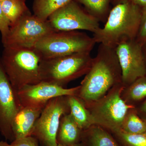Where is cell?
Returning <instances> with one entry per match:
<instances>
[{
	"label": "cell",
	"mask_w": 146,
	"mask_h": 146,
	"mask_svg": "<svg viewBox=\"0 0 146 146\" xmlns=\"http://www.w3.org/2000/svg\"><path fill=\"white\" fill-rule=\"evenodd\" d=\"M39 141L35 137L29 136L24 138L15 139L8 146H40Z\"/></svg>",
	"instance_id": "cb8c5ba5"
},
{
	"label": "cell",
	"mask_w": 146,
	"mask_h": 146,
	"mask_svg": "<svg viewBox=\"0 0 146 146\" xmlns=\"http://www.w3.org/2000/svg\"><path fill=\"white\" fill-rule=\"evenodd\" d=\"M22 107L17 91L3 68L0 55V133L10 143L14 140L12 122Z\"/></svg>",
	"instance_id": "8fae6325"
},
{
	"label": "cell",
	"mask_w": 146,
	"mask_h": 146,
	"mask_svg": "<svg viewBox=\"0 0 146 146\" xmlns=\"http://www.w3.org/2000/svg\"><path fill=\"white\" fill-rule=\"evenodd\" d=\"M122 72V83L125 87L146 75V66L142 46L136 39L124 40L115 48Z\"/></svg>",
	"instance_id": "30bf717a"
},
{
	"label": "cell",
	"mask_w": 146,
	"mask_h": 146,
	"mask_svg": "<svg viewBox=\"0 0 146 146\" xmlns=\"http://www.w3.org/2000/svg\"><path fill=\"white\" fill-rule=\"evenodd\" d=\"M80 85L67 88L44 81L24 86L17 91L23 107L44 108L48 102L58 97L77 96Z\"/></svg>",
	"instance_id": "7c38bea8"
},
{
	"label": "cell",
	"mask_w": 146,
	"mask_h": 146,
	"mask_svg": "<svg viewBox=\"0 0 146 146\" xmlns=\"http://www.w3.org/2000/svg\"><path fill=\"white\" fill-rule=\"evenodd\" d=\"M81 143L84 146H120L112 133L96 125L82 130Z\"/></svg>",
	"instance_id": "9a60e30c"
},
{
	"label": "cell",
	"mask_w": 146,
	"mask_h": 146,
	"mask_svg": "<svg viewBox=\"0 0 146 146\" xmlns=\"http://www.w3.org/2000/svg\"><path fill=\"white\" fill-rule=\"evenodd\" d=\"M125 86L122 83L115 85L101 98L86 106L95 124L110 132L121 129L128 110L132 108L123 100L121 94Z\"/></svg>",
	"instance_id": "8992f818"
},
{
	"label": "cell",
	"mask_w": 146,
	"mask_h": 146,
	"mask_svg": "<svg viewBox=\"0 0 146 146\" xmlns=\"http://www.w3.org/2000/svg\"><path fill=\"white\" fill-rule=\"evenodd\" d=\"M72 0H34L33 4V14L43 20Z\"/></svg>",
	"instance_id": "ffe728a7"
},
{
	"label": "cell",
	"mask_w": 146,
	"mask_h": 146,
	"mask_svg": "<svg viewBox=\"0 0 146 146\" xmlns=\"http://www.w3.org/2000/svg\"><path fill=\"white\" fill-rule=\"evenodd\" d=\"M84 7V9L99 22L105 23L107 20L111 3L110 0H74Z\"/></svg>",
	"instance_id": "d6986e66"
},
{
	"label": "cell",
	"mask_w": 146,
	"mask_h": 146,
	"mask_svg": "<svg viewBox=\"0 0 146 146\" xmlns=\"http://www.w3.org/2000/svg\"><path fill=\"white\" fill-rule=\"evenodd\" d=\"M142 8L129 0L114 6L103 28L93 33L94 41L115 48L120 42L136 39L141 23Z\"/></svg>",
	"instance_id": "7a4b0ae2"
},
{
	"label": "cell",
	"mask_w": 146,
	"mask_h": 146,
	"mask_svg": "<svg viewBox=\"0 0 146 146\" xmlns=\"http://www.w3.org/2000/svg\"><path fill=\"white\" fill-rule=\"evenodd\" d=\"M142 46V49H143V53L144 58H145L146 66V42L143 44Z\"/></svg>",
	"instance_id": "f1b7e54d"
},
{
	"label": "cell",
	"mask_w": 146,
	"mask_h": 146,
	"mask_svg": "<svg viewBox=\"0 0 146 146\" xmlns=\"http://www.w3.org/2000/svg\"><path fill=\"white\" fill-rule=\"evenodd\" d=\"M82 131L70 113L63 115L56 135L57 145H71L81 143Z\"/></svg>",
	"instance_id": "5bb4252c"
},
{
	"label": "cell",
	"mask_w": 146,
	"mask_h": 146,
	"mask_svg": "<svg viewBox=\"0 0 146 146\" xmlns=\"http://www.w3.org/2000/svg\"><path fill=\"white\" fill-rule=\"evenodd\" d=\"M56 31L84 30L93 33L100 28V22L72 0L55 11L48 19Z\"/></svg>",
	"instance_id": "9c48e42d"
},
{
	"label": "cell",
	"mask_w": 146,
	"mask_h": 146,
	"mask_svg": "<svg viewBox=\"0 0 146 146\" xmlns=\"http://www.w3.org/2000/svg\"><path fill=\"white\" fill-rule=\"evenodd\" d=\"M121 83V70L115 48L100 44L77 96L86 106L101 98L112 87Z\"/></svg>",
	"instance_id": "6da1fadb"
},
{
	"label": "cell",
	"mask_w": 146,
	"mask_h": 146,
	"mask_svg": "<svg viewBox=\"0 0 146 146\" xmlns=\"http://www.w3.org/2000/svg\"><path fill=\"white\" fill-rule=\"evenodd\" d=\"M136 39L141 45L146 42V7L142 9L141 23Z\"/></svg>",
	"instance_id": "603a6c76"
},
{
	"label": "cell",
	"mask_w": 146,
	"mask_h": 146,
	"mask_svg": "<svg viewBox=\"0 0 146 146\" xmlns=\"http://www.w3.org/2000/svg\"><path fill=\"white\" fill-rule=\"evenodd\" d=\"M96 44L93 37L84 32L54 31L40 39L33 49L42 60H45L78 53L91 52Z\"/></svg>",
	"instance_id": "5b68a950"
},
{
	"label": "cell",
	"mask_w": 146,
	"mask_h": 146,
	"mask_svg": "<svg viewBox=\"0 0 146 146\" xmlns=\"http://www.w3.org/2000/svg\"><path fill=\"white\" fill-rule=\"evenodd\" d=\"M68 97L70 114L82 130L96 125L90 112L81 99L76 96Z\"/></svg>",
	"instance_id": "2e32d148"
},
{
	"label": "cell",
	"mask_w": 146,
	"mask_h": 146,
	"mask_svg": "<svg viewBox=\"0 0 146 146\" xmlns=\"http://www.w3.org/2000/svg\"><path fill=\"white\" fill-rule=\"evenodd\" d=\"M54 31L48 20H42L29 13L11 26L2 43L4 48L33 49L40 39Z\"/></svg>",
	"instance_id": "52a82bcc"
},
{
	"label": "cell",
	"mask_w": 146,
	"mask_h": 146,
	"mask_svg": "<svg viewBox=\"0 0 146 146\" xmlns=\"http://www.w3.org/2000/svg\"><path fill=\"white\" fill-rule=\"evenodd\" d=\"M129 0H110L111 3L112 5L115 6L119 4L127 2Z\"/></svg>",
	"instance_id": "83f0119b"
},
{
	"label": "cell",
	"mask_w": 146,
	"mask_h": 146,
	"mask_svg": "<svg viewBox=\"0 0 146 146\" xmlns=\"http://www.w3.org/2000/svg\"><path fill=\"white\" fill-rule=\"evenodd\" d=\"M2 1V0H0V1Z\"/></svg>",
	"instance_id": "d6a6232c"
},
{
	"label": "cell",
	"mask_w": 146,
	"mask_h": 146,
	"mask_svg": "<svg viewBox=\"0 0 146 146\" xmlns=\"http://www.w3.org/2000/svg\"><path fill=\"white\" fill-rule=\"evenodd\" d=\"M1 57L5 72L16 91L41 81L42 59L33 49L4 47Z\"/></svg>",
	"instance_id": "3957f363"
},
{
	"label": "cell",
	"mask_w": 146,
	"mask_h": 146,
	"mask_svg": "<svg viewBox=\"0 0 146 146\" xmlns=\"http://www.w3.org/2000/svg\"><path fill=\"white\" fill-rule=\"evenodd\" d=\"M93 58L91 52H81L42 60L39 65L41 81L65 87L89 71Z\"/></svg>",
	"instance_id": "277c9868"
},
{
	"label": "cell",
	"mask_w": 146,
	"mask_h": 146,
	"mask_svg": "<svg viewBox=\"0 0 146 146\" xmlns=\"http://www.w3.org/2000/svg\"><path fill=\"white\" fill-rule=\"evenodd\" d=\"M57 146H84L81 143H79L75 144V145H58Z\"/></svg>",
	"instance_id": "4dcf8cb0"
},
{
	"label": "cell",
	"mask_w": 146,
	"mask_h": 146,
	"mask_svg": "<svg viewBox=\"0 0 146 146\" xmlns=\"http://www.w3.org/2000/svg\"><path fill=\"white\" fill-rule=\"evenodd\" d=\"M8 144L7 141H0V146H8Z\"/></svg>",
	"instance_id": "f546056e"
},
{
	"label": "cell",
	"mask_w": 146,
	"mask_h": 146,
	"mask_svg": "<svg viewBox=\"0 0 146 146\" xmlns=\"http://www.w3.org/2000/svg\"><path fill=\"white\" fill-rule=\"evenodd\" d=\"M121 97L127 104L133 107H136L146 100V75L124 87Z\"/></svg>",
	"instance_id": "e0dca14e"
},
{
	"label": "cell",
	"mask_w": 146,
	"mask_h": 146,
	"mask_svg": "<svg viewBox=\"0 0 146 146\" xmlns=\"http://www.w3.org/2000/svg\"><path fill=\"white\" fill-rule=\"evenodd\" d=\"M68 96L58 97L50 100L36 121L31 136L42 146H57L56 135L60 119L70 112Z\"/></svg>",
	"instance_id": "ba28073f"
},
{
	"label": "cell",
	"mask_w": 146,
	"mask_h": 146,
	"mask_svg": "<svg viewBox=\"0 0 146 146\" xmlns=\"http://www.w3.org/2000/svg\"><path fill=\"white\" fill-rule=\"evenodd\" d=\"M10 25V23L6 18L2 10L0 2V33L1 36L2 43L4 41L6 38L9 31Z\"/></svg>",
	"instance_id": "d4e9b609"
},
{
	"label": "cell",
	"mask_w": 146,
	"mask_h": 146,
	"mask_svg": "<svg viewBox=\"0 0 146 146\" xmlns=\"http://www.w3.org/2000/svg\"><path fill=\"white\" fill-rule=\"evenodd\" d=\"M120 129L132 134L146 132V123L139 117L135 107L128 110L123 119Z\"/></svg>",
	"instance_id": "44dd1931"
},
{
	"label": "cell",
	"mask_w": 146,
	"mask_h": 146,
	"mask_svg": "<svg viewBox=\"0 0 146 146\" xmlns=\"http://www.w3.org/2000/svg\"><path fill=\"white\" fill-rule=\"evenodd\" d=\"M26 0H2L0 1L3 13L11 25L21 17L31 13L28 8Z\"/></svg>",
	"instance_id": "ac0fdd59"
},
{
	"label": "cell",
	"mask_w": 146,
	"mask_h": 146,
	"mask_svg": "<svg viewBox=\"0 0 146 146\" xmlns=\"http://www.w3.org/2000/svg\"><path fill=\"white\" fill-rule=\"evenodd\" d=\"M0 45H1V42H0Z\"/></svg>",
	"instance_id": "1f68e13d"
},
{
	"label": "cell",
	"mask_w": 146,
	"mask_h": 146,
	"mask_svg": "<svg viewBox=\"0 0 146 146\" xmlns=\"http://www.w3.org/2000/svg\"><path fill=\"white\" fill-rule=\"evenodd\" d=\"M138 115L146 123V100L135 107Z\"/></svg>",
	"instance_id": "484cf974"
},
{
	"label": "cell",
	"mask_w": 146,
	"mask_h": 146,
	"mask_svg": "<svg viewBox=\"0 0 146 146\" xmlns=\"http://www.w3.org/2000/svg\"><path fill=\"white\" fill-rule=\"evenodd\" d=\"M110 133L120 146H146V132L132 134L119 129Z\"/></svg>",
	"instance_id": "7402d4cb"
},
{
	"label": "cell",
	"mask_w": 146,
	"mask_h": 146,
	"mask_svg": "<svg viewBox=\"0 0 146 146\" xmlns=\"http://www.w3.org/2000/svg\"></svg>",
	"instance_id": "836d02e7"
},
{
	"label": "cell",
	"mask_w": 146,
	"mask_h": 146,
	"mask_svg": "<svg viewBox=\"0 0 146 146\" xmlns=\"http://www.w3.org/2000/svg\"><path fill=\"white\" fill-rule=\"evenodd\" d=\"M43 109L42 108L22 106L12 122L14 140L31 136L35 123Z\"/></svg>",
	"instance_id": "4fadbf2b"
},
{
	"label": "cell",
	"mask_w": 146,
	"mask_h": 146,
	"mask_svg": "<svg viewBox=\"0 0 146 146\" xmlns=\"http://www.w3.org/2000/svg\"><path fill=\"white\" fill-rule=\"evenodd\" d=\"M131 2L138 5L141 8L146 7V0H130Z\"/></svg>",
	"instance_id": "4316f807"
}]
</instances>
